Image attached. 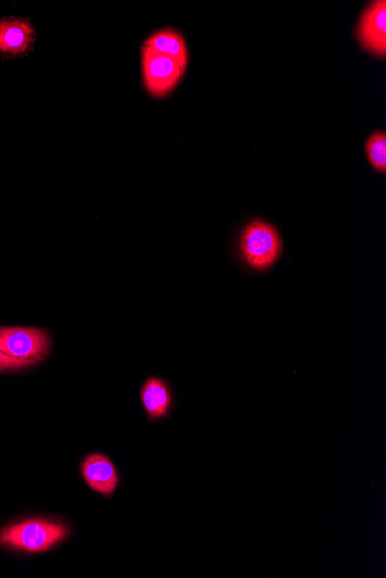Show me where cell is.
Wrapping results in <instances>:
<instances>
[{
  "label": "cell",
  "mask_w": 386,
  "mask_h": 578,
  "mask_svg": "<svg viewBox=\"0 0 386 578\" xmlns=\"http://www.w3.org/2000/svg\"><path fill=\"white\" fill-rule=\"evenodd\" d=\"M52 347L51 334L38 327H0V351L33 365L45 361Z\"/></svg>",
  "instance_id": "3"
},
{
  "label": "cell",
  "mask_w": 386,
  "mask_h": 578,
  "mask_svg": "<svg viewBox=\"0 0 386 578\" xmlns=\"http://www.w3.org/2000/svg\"><path fill=\"white\" fill-rule=\"evenodd\" d=\"M144 85L152 97L169 96L186 72L187 66L150 49H141Z\"/></svg>",
  "instance_id": "4"
},
{
  "label": "cell",
  "mask_w": 386,
  "mask_h": 578,
  "mask_svg": "<svg viewBox=\"0 0 386 578\" xmlns=\"http://www.w3.org/2000/svg\"><path fill=\"white\" fill-rule=\"evenodd\" d=\"M357 37L364 50L385 59L386 55V2L377 0L363 11L358 27Z\"/></svg>",
  "instance_id": "5"
},
{
  "label": "cell",
  "mask_w": 386,
  "mask_h": 578,
  "mask_svg": "<svg viewBox=\"0 0 386 578\" xmlns=\"http://www.w3.org/2000/svg\"><path fill=\"white\" fill-rule=\"evenodd\" d=\"M240 252L245 264L252 271L270 269L283 253L279 230L263 219L251 221L241 234Z\"/></svg>",
  "instance_id": "2"
},
{
  "label": "cell",
  "mask_w": 386,
  "mask_h": 578,
  "mask_svg": "<svg viewBox=\"0 0 386 578\" xmlns=\"http://www.w3.org/2000/svg\"><path fill=\"white\" fill-rule=\"evenodd\" d=\"M365 153L368 161L376 172H386V135L375 133L365 142Z\"/></svg>",
  "instance_id": "10"
},
{
  "label": "cell",
  "mask_w": 386,
  "mask_h": 578,
  "mask_svg": "<svg viewBox=\"0 0 386 578\" xmlns=\"http://www.w3.org/2000/svg\"><path fill=\"white\" fill-rule=\"evenodd\" d=\"M144 48L167 55L184 66H188V47L178 32L171 29L157 32L145 41Z\"/></svg>",
  "instance_id": "9"
},
{
  "label": "cell",
  "mask_w": 386,
  "mask_h": 578,
  "mask_svg": "<svg viewBox=\"0 0 386 578\" xmlns=\"http://www.w3.org/2000/svg\"><path fill=\"white\" fill-rule=\"evenodd\" d=\"M142 410L149 422L169 419L176 406L175 394L169 381L158 377H147L139 391Z\"/></svg>",
  "instance_id": "6"
},
{
  "label": "cell",
  "mask_w": 386,
  "mask_h": 578,
  "mask_svg": "<svg viewBox=\"0 0 386 578\" xmlns=\"http://www.w3.org/2000/svg\"><path fill=\"white\" fill-rule=\"evenodd\" d=\"M35 42V32L29 21L5 17L0 21V54L5 59L27 54Z\"/></svg>",
  "instance_id": "8"
},
{
  "label": "cell",
  "mask_w": 386,
  "mask_h": 578,
  "mask_svg": "<svg viewBox=\"0 0 386 578\" xmlns=\"http://www.w3.org/2000/svg\"><path fill=\"white\" fill-rule=\"evenodd\" d=\"M80 472L87 487L105 498H112L120 487L116 465L103 454L87 456L80 465Z\"/></svg>",
  "instance_id": "7"
},
{
  "label": "cell",
  "mask_w": 386,
  "mask_h": 578,
  "mask_svg": "<svg viewBox=\"0 0 386 578\" xmlns=\"http://www.w3.org/2000/svg\"><path fill=\"white\" fill-rule=\"evenodd\" d=\"M71 535V528L59 518H28L0 530V548L40 554L58 548Z\"/></svg>",
  "instance_id": "1"
},
{
  "label": "cell",
  "mask_w": 386,
  "mask_h": 578,
  "mask_svg": "<svg viewBox=\"0 0 386 578\" xmlns=\"http://www.w3.org/2000/svg\"><path fill=\"white\" fill-rule=\"evenodd\" d=\"M34 365L30 363H26L23 361H17L12 357L7 356L5 353L0 351V373H13V372H23L25 369H28L33 367Z\"/></svg>",
  "instance_id": "11"
}]
</instances>
